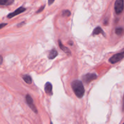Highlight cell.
Listing matches in <instances>:
<instances>
[{"label":"cell","instance_id":"obj_9","mask_svg":"<svg viewBox=\"0 0 124 124\" xmlns=\"http://www.w3.org/2000/svg\"><path fill=\"white\" fill-rule=\"evenodd\" d=\"M57 56H58V52L56 51V50H55L54 48H53V49L49 52L48 57V59H54V58H55Z\"/></svg>","mask_w":124,"mask_h":124},{"label":"cell","instance_id":"obj_1","mask_svg":"<svg viewBox=\"0 0 124 124\" xmlns=\"http://www.w3.org/2000/svg\"><path fill=\"white\" fill-rule=\"evenodd\" d=\"M71 88L75 95L79 98H82L85 93V88L83 84L79 80H75L71 82Z\"/></svg>","mask_w":124,"mask_h":124},{"label":"cell","instance_id":"obj_4","mask_svg":"<svg viewBox=\"0 0 124 124\" xmlns=\"http://www.w3.org/2000/svg\"><path fill=\"white\" fill-rule=\"evenodd\" d=\"M25 100H26V102L27 104V105L32 110V111L33 112H35V113H38L37 108L35 107V104H33V100L32 98L29 94H27L26 96V97H25Z\"/></svg>","mask_w":124,"mask_h":124},{"label":"cell","instance_id":"obj_16","mask_svg":"<svg viewBox=\"0 0 124 124\" xmlns=\"http://www.w3.org/2000/svg\"><path fill=\"white\" fill-rule=\"evenodd\" d=\"M13 1H14V0H8V2H7V6L12 4L13 2Z\"/></svg>","mask_w":124,"mask_h":124},{"label":"cell","instance_id":"obj_13","mask_svg":"<svg viewBox=\"0 0 124 124\" xmlns=\"http://www.w3.org/2000/svg\"><path fill=\"white\" fill-rule=\"evenodd\" d=\"M70 15H71V12L68 10H65L62 12V16H70Z\"/></svg>","mask_w":124,"mask_h":124},{"label":"cell","instance_id":"obj_3","mask_svg":"<svg viewBox=\"0 0 124 124\" xmlns=\"http://www.w3.org/2000/svg\"><path fill=\"white\" fill-rule=\"evenodd\" d=\"M124 8V0H116L115 3V10L117 14H120L122 12Z\"/></svg>","mask_w":124,"mask_h":124},{"label":"cell","instance_id":"obj_8","mask_svg":"<svg viewBox=\"0 0 124 124\" xmlns=\"http://www.w3.org/2000/svg\"><path fill=\"white\" fill-rule=\"evenodd\" d=\"M59 46L61 49L62 50L64 51L65 53H67V54H71V51L69 50V48H68L67 47L64 46V45L62 44L61 41L60 40H59Z\"/></svg>","mask_w":124,"mask_h":124},{"label":"cell","instance_id":"obj_21","mask_svg":"<svg viewBox=\"0 0 124 124\" xmlns=\"http://www.w3.org/2000/svg\"><path fill=\"white\" fill-rule=\"evenodd\" d=\"M50 124H53V123H52V121H50Z\"/></svg>","mask_w":124,"mask_h":124},{"label":"cell","instance_id":"obj_5","mask_svg":"<svg viewBox=\"0 0 124 124\" xmlns=\"http://www.w3.org/2000/svg\"><path fill=\"white\" fill-rule=\"evenodd\" d=\"M96 78L97 75L95 73H88L83 76V81L85 83H90Z\"/></svg>","mask_w":124,"mask_h":124},{"label":"cell","instance_id":"obj_7","mask_svg":"<svg viewBox=\"0 0 124 124\" xmlns=\"http://www.w3.org/2000/svg\"><path fill=\"white\" fill-rule=\"evenodd\" d=\"M52 85L50 82H47L45 85V92L48 95H52L53 94V92H52Z\"/></svg>","mask_w":124,"mask_h":124},{"label":"cell","instance_id":"obj_20","mask_svg":"<svg viewBox=\"0 0 124 124\" xmlns=\"http://www.w3.org/2000/svg\"><path fill=\"white\" fill-rule=\"evenodd\" d=\"M123 110H124V100H123Z\"/></svg>","mask_w":124,"mask_h":124},{"label":"cell","instance_id":"obj_2","mask_svg":"<svg viewBox=\"0 0 124 124\" xmlns=\"http://www.w3.org/2000/svg\"><path fill=\"white\" fill-rule=\"evenodd\" d=\"M124 58V52H121V53H117V54H114L113 56L111 57V58L109 59V62L111 64H116V63L122 60V59Z\"/></svg>","mask_w":124,"mask_h":124},{"label":"cell","instance_id":"obj_18","mask_svg":"<svg viewBox=\"0 0 124 124\" xmlns=\"http://www.w3.org/2000/svg\"><path fill=\"white\" fill-rule=\"evenodd\" d=\"M6 25H7V23H2V24H1V25H0V28L2 29V27Z\"/></svg>","mask_w":124,"mask_h":124},{"label":"cell","instance_id":"obj_10","mask_svg":"<svg viewBox=\"0 0 124 124\" xmlns=\"http://www.w3.org/2000/svg\"><path fill=\"white\" fill-rule=\"evenodd\" d=\"M101 33L103 34L104 35V31H103V30L100 27H96L93 31V35H97Z\"/></svg>","mask_w":124,"mask_h":124},{"label":"cell","instance_id":"obj_19","mask_svg":"<svg viewBox=\"0 0 124 124\" xmlns=\"http://www.w3.org/2000/svg\"><path fill=\"white\" fill-rule=\"evenodd\" d=\"M2 56L1 57V64H2Z\"/></svg>","mask_w":124,"mask_h":124},{"label":"cell","instance_id":"obj_11","mask_svg":"<svg viewBox=\"0 0 124 124\" xmlns=\"http://www.w3.org/2000/svg\"><path fill=\"white\" fill-rule=\"evenodd\" d=\"M23 79H24V81H25L27 84H31V82H32V79H31V78L30 77V76H29V75H24L23 77Z\"/></svg>","mask_w":124,"mask_h":124},{"label":"cell","instance_id":"obj_6","mask_svg":"<svg viewBox=\"0 0 124 124\" xmlns=\"http://www.w3.org/2000/svg\"><path fill=\"white\" fill-rule=\"evenodd\" d=\"M25 8H24V7H20L19 8H17L16 10L15 11H14L13 12H12V13H9V14L7 15V18H13V17L15 16L18 15L20 14V13H23V12H24V11L25 10Z\"/></svg>","mask_w":124,"mask_h":124},{"label":"cell","instance_id":"obj_22","mask_svg":"<svg viewBox=\"0 0 124 124\" xmlns=\"http://www.w3.org/2000/svg\"></svg>","mask_w":124,"mask_h":124},{"label":"cell","instance_id":"obj_12","mask_svg":"<svg viewBox=\"0 0 124 124\" xmlns=\"http://www.w3.org/2000/svg\"><path fill=\"white\" fill-rule=\"evenodd\" d=\"M124 29L122 27H118L115 30V33L117 35H121L124 33Z\"/></svg>","mask_w":124,"mask_h":124},{"label":"cell","instance_id":"obj_14","mask_svg":"<svg viewBox=\"0 0 124 124\" xmlns=\"http://www.w3.org/2000/svg\"><path fill=\"white\" fill-rule=\"evenodd\" d=\"M7 2H8V0H0V4L2 6L3 5L7 6Z\"/></svg>","mask_w":124,"mask_h":124},{"label":"cell","instance_id":"obj_17","mask_svg":"<svg viewBox=\"0 0 124 124\" xmlns=\"http://www.w3.org/2000/svg\"><path fill=\"white\" fill-rule=\"evenodd\" d=\"M44 7H45V6H42V7H41V8H39V10H38L37 12H36V13H39V12H41V11H42V10H43L44 8Z\"/></svg>","mask_w":124,"mask_h":124},{"label":"cell","instance_id":"obj_15","mask_svg":"<svg viewBox=\"0 0 124 124\" xmlns=\"http://www.w3.org/2000/svg\"><path fill=\"white\" fill-rule=\"evenodd\" d=\"M54 0H48V5H52V4L54 2Z\"/></svg>","mask_w":124,"mask_h":124}]
</instances>
